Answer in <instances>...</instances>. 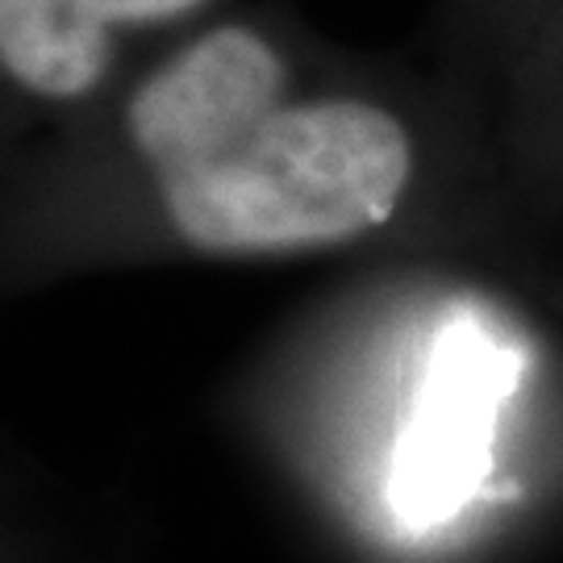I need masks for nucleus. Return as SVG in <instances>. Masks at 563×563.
<instances>
[{
    "instance_id": "1",
    "label": "nucleus",
    "mask_w": 563,
    "mask_h": 563,
    "mask_svg": "<svg viewBox=\"0 0 563 563\" xmlns=\"http://www.w3.org/2000/svg\"><path fill=\"white\" fill-rule=\"evenodd\" d=\"M413 172L418 142L393 104L318 92L288 97L222 155L155 184L192 251L292 255L393 222Z\"/></svg>"
},
{
    "instance_id": "3",
    "label": "nucleus",
    "mask_w": 563,
    "mask_h": 563,
    "mask_svg": "<svg viewBox=\"0 0 563 563\" xmlns=\"http://www.w3.org/2000/svg\"><path fill=\"white\" fill-rule=\"evenodd\" d=\"M505 388V346H497L476 325H451L434 346L430 380L418 397L393 467V501L405 522H443L476 488Z\"/></svg>"
},
{
    "instance_id": "4",
    "label": "nucleus",
    "mask_w": 563,
    "mask_h": 563,
    "mask_svg": "<svg viewBox=\"0 0 563 563\" xmlns=\"http://www.w3.org/2000/svg\"><path fill=\"white\" fill-rule=\"evenodd\" d=\"M213 0H0V80L21 97H97L134 34L167 30Z\"/></svg>"
},
{
    "instance_id": "2",
    "label": "nucleus",
    "mask_w": 563,
    "mask_h": 563,
    "mask_svg": "<svg viewBox=\"0 0 563 563\" xmlns=\"http://www.w3.org/2000/svg\"><path fill=\"white\" fill-rule=\"evenodd\" d=\"M297 84L292 55L260 21H213L155 59L121 109L130 151L155 180L222 155L280 109Z\"/></svg>"
}]
</instances>
